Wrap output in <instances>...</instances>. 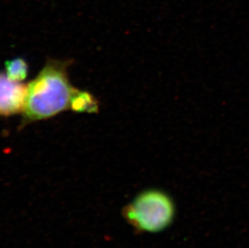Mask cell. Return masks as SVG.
Returning <instances> with one entry per match:
<instances>
[{"mask_svg": "<svg viewBox=\"0 0 249 248\" xmlns=\"http://www.w3.org/2000/svg\"><path fill=\"white\" fill-rule=\"evenodd\" d=\"M69 61L50 59L28 85L22 124L47 120L70 109L75 88L69 80Z\"/></svg>", "mask_w": 249, "mask_h": 248, "instance_id": "obj_1", "label": "cell"}, {"mask_svg": "<svg viewBox=\"0 0 249 248\" xmlns=\"http://www.w3.org/2000/svg\"><path fill=\"white\" fill-rule=\"evenodd\" d=\"M176 208L169 195L158 189L139 194L123 210L128 224L142 233H158L174 222Z\"/></svg>", "mask_w": 249, "mask_h": 248, "instance_id": "obj_2", "label": "cell"}, {"mask_svg": "<svg viewBox=\"0 0 249 248\" xmlns=\"http://www.w3.org/2000/svg\"><path fill=\"white\" fill-rule=\"evenodd\" d=\"M28 85L9 79L0 72V116L8 117L24 111Z\"/></svg>", "mask_w": 249, "mask_h": 248, "instance_id": "obj_3", "label": "cell"}, {"mask_svg": "<svg viewBox=\"0 0 249 248\" xmlns=\"http://www.w3.org/2000/svg\"><path fill=\"white\" fill-rule=\"evenodd\" d=\"M99 107V102L89 92L74 89L70 104L71 110L78 113H96Z\"/></svg>", "mask_w": 249, "mask_h": 248, "instance_id": "obj_4", "label": "cell"}, {"mask_svg": "<svg viewBox=\"0 0 249 248\" xmlns=\"http://www.w3.org/2000/svg\"><path fill=\"white\" fill-rule=\"evenodd\" d=\"M6 74L9 79L14 82H22L26 78L28 73V65L21 57L12 59L5 64Z\"/></svg>", "mask_w": 249, "mask_h": 248, "instance_id": "obj_5", "label": "cell"}]
</instances>
